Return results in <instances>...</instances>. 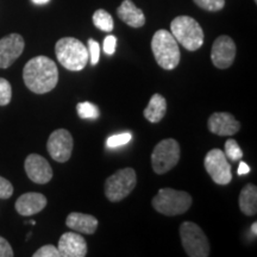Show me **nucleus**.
Masks as SVG:
<instances>
[{
  "label": "nucleus",
  "mask_w": 257,
  "mask_h": 257,
  "mask_svg": "<svg viewBox=\"0 0 257 257\" xmlns=\"http://www.w3.org/2000/svg\"><path fill=\"white\" fill-rule=\"evenodd\" d=\"M25 86L36 94L53 91L59 81L56 63L47 56H36L28 61L23 69Z\"/></svg>",
  "instance_id": "1"
},
{
  "label": "nucleus",
  "mask_w": 257,
  "mask_h": 257,
  "mask_svg": "<svg viewBox=\"0 0 257 257\" xmlns=\"http://www.w3.org/2000/svg\"><path fill=\"white\" fill-rule=\"evenodd\" d=\"M55 54L59 62L66 69L80 72L88 63V50L81 41L74 37H63L57 41Z\"/></svg>",
  "instance_id": "2"
},
{
  "label": "nucleus",
  "mask_w": 257,
  "mask_h": 257,
  "mask_svg": "<svg viewBox=\"0 0 257 257\" xmlns=\"http://www.w3.org/2000/svg\"><path fill=\"white\" fill-rule=\"evenodd\" d=\"M152 50L156 62L161 68L172 70L180 63V49L172 32L159 30L154 34L152 40Z\"/></svg>",
  "instance_id": "3"
},
{
  "label": "nucleus",
  "mask_w": 257,
  "mask_h": 257,
  "mask_svg": "<svg viewBox=\"0 0 257 257\" xmlns=\"http://www.w3.org/2000/svg\"><path fill=\"white\" fill-rule=\"evenodd\" d=\"M170 32L178 43L188 51H195L204 44V31L200 24L189 16H179L173 19Z\"/></svg>",
  "instance_id": "4"
},
{
  "label": "nucleus",
  "mask_w": 257,
  "mask_h": 257,
  "mask_svg": "<svg viewBox=\"0 0 257 257\" xmlns=\"http://www.w3.org/2000/svg\"><path fill=\"white\" fill-rule=\"evenodd\" d=\"M153 207L165 216H180L192 206V197L187 192L176 191L173 188H162L154 197Z\"/></svg>",
  "instance_id": "5"
},
{
  "label": "nucleus",
  "mask_w": 257,
  "mask_h": 257,
  "mask_svg": "<svg viewBox=\"0 0 257 257\" xmlns=\"http://www.w3.org/2000/svg\"><path fill=\"white\" fill-rule=\"evenodd\" d=\"M182 246L189 257H207L210 243L201 227L192 221H185L180 226Z\"/></svg>",
  "instance_id": "6"
},
{
  "label": "nucleus",
  "mask_w": 257,
  "mask_h": 257,
  "mask_svg": "<svg viewBox=\"0 0 257 257\" xmlns=\"http://www.w3.org/2000/svg\"><path fill=\"white\" fill-rule=\"evenodd\" d=\"M137 184V175L133 168L117 170L105 182V195L108 200L117 202L123 200L134 191Z\"/></svg>",
  "instance_id": "7"
},
{
  "label": "nucleus",
  "mask_w": 257,
  "mask_h": 257,
  "mask_svg": "<svg viewBox=\"0 0 257 257\" xmlns=\"http://www.w3.org/2000/svg\"><path fill=\"white\" fill-rule=\"evenodd\" d=\"M180 160V146L173 138L161 141L154 148L152 166L156 174L162 175L172 170Z\"/></svg>",
  "instance_id": "8"
},
{
  "label": "nucleus",
  "mask_w": 257,
  "mask_h": 257,
  "mask_svg": "<svg viewBox=\"0 0 257 257\" xmlns=\"http://www.w3.org/2000/svg\"><path fill=\"white\" fill-rule=\"evenodd\" d=\"M204 166L208 175L217 185L225 186L232 180L231 166L227 162L226 156L220 149H212L205 156Z\"/></svg>",
  "instance_id": "9"
},
{
  "label": "nucleus",
  "mask_w": 257,
  "mask_h": 257,
  "mask_svg": "<svg viewBox=\"0 0 257 257\" xmlns=\"http://www.w3.org/2000/svg\"><path fill=\"white\" fill-rule=\"evenodd\" d=\"M73 146V137L69 131L66 128H57L48 138L47 149L53 160L63 163L72 156Z\"/></svg>",
  "instance_id": "10"
},
{
  "label": "nucleus",
  "mask_w": 257,
  "mask_h": 257,
  "mask_svg": "<svg viewBox=\"0 0 257 257\" xmlns=\"http://www.w3.org/2000/svg\"><path fill=\"white\" fill-rule=\"evenodd\" d=\"M236 57V44L229 36H219L214 41L211 50V60L214 67L219 69L229 68Z\"/></svg>",
  "instance_id": "11"
},
{
  "label": "nucleus",
  "mask_w": 257,
  "mask_h": 257,
  "mask_svg": "<svg viewBox=\"0 0 257 257\" xmlns=\"http://www.w3.org/2000/svg\"><path fill=\"white\" fill-rule=\"evenodd\" d=\"M24 38L19 34H10L0 40V68H9L24 51Z\"/></svg>",
  "instance_id": "12"
},
{
  "label": "nucleus",
  "mask_w": 257,
  "mask_h": 257,
  "mask_svg": "<svg viewBox=\"0 0 257 257\" xmlns=\"http://www.w3.org/2000/svg\"><path fill=\"white\" fill-rule=\"evenodd\" d=\"M24 168L29 179L35 184L44 185L53 179V169H51L49 162L37 154H31L27 157Z\"/></svg>",
  "instance_id": "13"
},
{
  "label": "nucleus",
  "mask_w": 257,
  "mask_h": 257,
  "mask_svg": "<svg viewBox=\"0 0 257 257\" xmlns=\"http://www.w3.org/2000/svg\"><path fill=\"white\" fill-rule=\"evenodd\" d=\"M207 127L218 136H233L240 128V123L231 113L216 112L208 118Z\"/></svg>",
  "instance_id": "14"
},
{
  "label": "nucleus",
  "mask_w": 257,
  "mask_h": 257,
  "mask_svg": "<svg viewBox=\"0 0 257 257\" xmlns=\"http://www.w3.org/2000/svg\"><path fill=\"white\" fill-rule=\"evenodd\" d=\"M61 257H85L87 255V243L80 233L64 232L57 245Z\"/></svg>",
  "instance_id": "15"
},
{
  "label": "nucleus",
  "mask_w": 257,
  "mask_h": 257,
  "mask_svg": "<svg viewBox=\"0 0 257 257\" xmlns=\"http://www.w3.org/2000/svg\"><path fill=\"white\" fill-rule=\"evenodd\" d=\"M47 206V198L36 192H29L21 195L16 201V210L21 216H32L37 214Z\"/></svg>",
  "instance_id": "16"
},
{
  "label": "nucleus",
  "mask_w": 257,
  "mask_h": 257,
  "mask_svg": "<svg viewBox=\"0 0 257 257\" xmlns=\"http://www.w3.org/2000/svg\"><path fill=\"white\" fill-rule=\"evenodd\" d=\"M98 219L91 214L72 212L66 219V225L73 231L80 233L93 234L98 229Z\"/></svg>",
  "instance_id": "17"
},
{
  "label": "nucleus",
  "mask_w": 257,
  "mask_h": 257,
  "mask_svg": "<svg viewBox=\"0 0 257 257\" xmlns=\"http://www.w3.org/2000/svg\"><path fill=\"white\" fill-rule=\"evenodd\" d=\"M117 15L125 24L131 28H142L146 24V16L131 0H124L117 10Z\"/></svg>",
  "instance_id": "18"
},
{
  "label": "nucleus",
  "mask_w": 257,
  "mask_h": 257,
  "mask_svg": "<svg viewBox=\"0 0 257 257\" xmlns=\"http://www.w3.org/2000/svg\"><path fill=\"white\" fill-rule=\"evenodd\" d=\"M167 113V100L156 93L150 98V101L144 110V117L152 123H159Z\"/></svg>",
  "instance_id": "19"
},
{
  "label": "nucleus",
  "mask_w": 257,
  "mask_h": 257,
  "mask_svg": "<svg viewBox=\"0 0 257 257\" xmlns=\"http://www.w3.org/2000/svg\"><path fill=\"white\" fill-rule=\"evenodd\" d=\"M239 208L246 216H255L257 212V188L255 185L248 184L243 187L239 194Z\"/></svg>",
  "instance_id": "20"
},
{
  "label": "nucleus",
  "mask_w": 257,
  "mask_h": 257,
  "mask_svg": "<svg viewBox=\"0 0 257 257\" xmlns=\"http://www.w3.org/2000/svg\"><path fill=\"white\" fill-rule=\"evenodd\" d=\"M93 24L104 32H111L113 30V18L105 10H96L93 15Z\"/></svg>",
  "instance_id": "21"
},
{
  "label": "nucleus",
  "mask_w": 257,
  "mask_h": 257,
  "mask_svg": "<svg viewBox=\"0 0 257 257\" xmlns=\"http://www.w3.org/2000/svg\"><path fill=\"white\" fill-rule=\"evenodd\" d=\"M76 111H78L79 117L82 118V119H98L99 115H100L99 108L94 104L88 101L79 102L76 105Z\"/></svg>",
  "instance_id": "22"
},
{
  "label": "nucleus",
  "mask_w": 257,
  "mask_h": 257,
  "mask_svg": "<svg viewBox=\"0 0 257 257\" xmlns=\"http://www.w3.org/2000/svg\"><path fill=\"white\" fill-rule=\"evenodd\" d=\"M225 156L231 161H239L243 157V152L234 140H227L225 143Z\"/></svg>",
  "instance_id": "23"
},
{
  "label": "nucleus",
  "mask_w": 257,
  "mask_h": 257,
  "mask_svg": "<svg viewBox=\"0 0 257 257\" xmlns=\"http://www.w3.org/2000/svg\"><path fill=\"white\" fill-rule=\"evenodd\" d=\"M193 2L200 9L210 12L220 11L225 6V0H193Z\"/></svg>",
  "instance_id": "24"
},
{
  "label": "nucleus",
  "mask_w": 257,
  "mask_h": 257,
  "mask_svg": "<svg viewBox=\"0 0 257 257\" xmlns=\"http://www.w3.org/2000/svg\"><path fill=\"white\" fill-rule=\"evenodd\" d=\"M131 134L130 133H123V134H118V135H113V136L107 138V142H106V146L111 149L113 148H118L121 146H125L131 141Z\"/></svg>",
  "instance_id": "25"
},
{
  "label": "nucleus",
  "mask_w": 257,
  "mask_h": 257,
  "mask_svg": "<svg viewBox=\"0 0 257 257\" xmlns=\"http://www.w3.org/2000/svg\"><path fill=\"white\" fill-rule=\"evenodd\" d=\"M12 87L6 79L0 78V106H6L11 101Z\"/></svg>",
  "instance_id": "26"
},
{
  "label": "nucleus",
  "mask_w": 257,
  "mask_h": 257,
  "mask_svg": "<svg viewBox=\"0 0 257 257\" xmlns=\"http://www.w3.org/2000/svg\"><path fill=\"white\" fill-rule=\"evenodd\" d=\"M87 50L91 63L93 66H95V64L99 62V59H100V46H99V43L96 41L88 40Z\"/></svg>",
  "instance_id": "27"
},
{
  "label": "nucleus",
  "mask_w": 257,
  "mask_h": 257,
  "mask_svg": "<svg viewBox=\"0 0 257 257\" xmlns=\"http://www.w3.org/2000/svg\"><path fill=\"white\" fill-rule=\"evenodd\" d=\"M34 257H61L59 249L56 246L48 244V245L42 246L34 253Z\"/></svg>",
  "instance_id": "28"
},
{
  "label": "nucleus",
  "mask_w": 257,
  "mask_h": 257,
  "mask_svg": "<svg viewBox=\"0 0 257 257\" xmlns=\"http://www.w3.org/2000/svg\"><path fill=\"white\" fill-rule=\"evenodd\" d=\"M14 194V186L9 180L0 176V199H9Z\"/></svg>",
  "instance_id": "29"
},
{
  "label": "nucleus",
  "mask_w": 257,
  "mask_h": 257,
  "mask_svg": "<svg viewBox=\"0 0 257 257\" xmlns=\"http://www.w3.org/2000/svg\"><path fill=\"white\" fill-rule=\"evenodd\" d=\"M115 47H117V38L112 35H108L107 37L104 40V51L107 55H113L115 51Z\"/></svg>",
  "instance_id": "30"
},
{
  "label": "nucleus",
  "mask_w": 257,
  "mask_h": 257,
  "mask_svg": "<svg viewBox=\"0 0 257 257\" xmlns=\"http://www.w3.org/2000/svg\"><path fill=\"white\" fill-rule=\"evenodd\" d=\"M14 250H12L10 243L5 238L0 236V257H12Z\"/></svg>",
  "instance_id": "31"
},
{
  "label": "nucleus",
  "mask_w": 257,
  "mask_h": 257,
  "mask_svg": "<svg viewBox=\"0 0 257 257\" xmlns=\"http://www.w3.org/2000/svg\"><path fill=\"white\" fill-rule=\"evenodd\" d=\"M250 172V167L246 165L245 162H240L239 166H238V170H237V173H238V175H245L248 174V173Z\"/></svg>",
  "instance_id": "32"
},
{
  "label": "nucleus",
  "mask_w": 257,
  "mask_h": 257,
  "mask_svg": "<svg viewBox=\"0 0 257 257\" xmlns=\"http://www.w3.org/2000/svg\"><path fill=\"white\" fill-rule=\"evenodd\" d=\"M32 2L37 5H43V4H47V3H49L50 0H32Z\"/></svg>",
  "instance_id": "33"
},
{
  "label": "nucleus",
  "mask_w": 257,
  "mask_h": 257,
  "mask_svg": "<svg viewBox=\"0 0 257 257\" xmlns=\"http://www.w3.org/2000/svg\"><path fill=\"white\" fill-rule=\"evenodd\" d=\"M251 232H252L253 236H256V234H257V223H256V221H255V223H252V225H251Z\"/></svg>",
  "instance_id": "34"
},
{
  "label": "nucleus",
  "mask_w": 257,
  "mask_h": 257,
  "mask_svg": "<svg viewBox=\"0 0 257 257\" xmlns=\"http://www.w3.org/2000/svg\"><path fill=\"white\" fill-rule=\"evenodd\" d=\"M30 224H32V225H35V224H36V221H35V220H31V221H30Z\"/></svg>",
  "instance_id": "35"
},
{
  "label": "nucleus",
  "mask_w": 257,
  "mask_h": 257,
  "mask_svg": "<svg viewBox=\"0 0 257 257\" xmlns=\"http://www.w3.org/2000/svg\"><path fill=\"white\" fill-rule=\"evenodd\" d=\"M255 3H257V0H255Z\"/></svg>",
  "instance_id": "36"
}]
</instances>
